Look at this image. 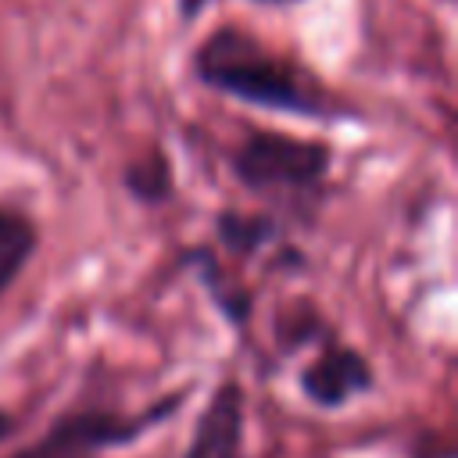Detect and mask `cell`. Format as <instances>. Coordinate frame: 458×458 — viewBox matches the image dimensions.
<instances>
[{
  "label": "cell",
  "instance_id": "6da1fadb",
  "mask_svg": "<svg viewBox=\"0 0 458 458\" xmlns=\"http://www.w3.org/2000/svg\"><path fill=\"white\" fill-rule=\"evenodd\" d=\"M197 75L247 104L290 111V114H322L326 104L315 86L301 79L286 61L265 54L258 43L236 36V32H218L208 39V47L197 57Z\"/></svg>",
  "mask_w": 458,
  "mask_h": 458
},
{
  "label": "cell",
  "instance_id": "7a4b0ae2",
  "mask_svg": "<svg viewBox=\"0 0 458 458\" xmlns=\"http://www.w3.org/2000/svg\"><path fill=\"white\" fill-rule=\"evenodd\" d=\"M329 165V150L308 140L254 132L236 154V175L254 190H297L322 179Z\"/></svg>",
  "mask_w": 458,
  "mask_h": 458
},
{
  "label": "cell",
  "instance_id": "3957f363",
  "mask_svg": "<svg viewBox=\"0 0 458 458\" xmlns=\"http://www.w3.org/2000/svg\"><path fill=\"white\" fill-rule=\"evenodd\" d=\"M147 422H122L118 415H79L54 426L39 444L18 451L11 458H89L100 447L132 440Z\"/></svg>",
  "mask_w": 458,
  "mask_h": 458
},
{
  "label": "cell",
  "instance_id": "277c9868",
  "mask_svg": "<svg viewBox=\"0 0 458 458\" xmlns=\"http://www.w3.org/2000/svg\"><path fill=\"white\" fill-rule=\"evenodd\" d=\"M243 444V394L236 383H222L204 408L186 458H240Z\"/></svg>",
  "mask_w": 458,
  "mask_h": 458
},
{
  "label": "cell",
  "instance_id": "5b68a950",
  "mask_svg": "<svg viewBox=\"0 0 458 458\" xmlns=\"http://www.w3.org/2000/svg\"><path fill=\"white\" fill-rule=\"evenodd\" d=\"M304 394L322 404V408H340L344 401L358 397L369 390L372 376H369V365L354 354V351H329L326 358H318L304 376Z\"/></svg>",
  "mask_w": 458,
  "mask_h": 458
},
{
  "label": "cell",
  "instance_id": "8992f818",
  "mask_svg": "<svg viewBox=\"0 0 458 458\" xmlns=\"http://www.w3.org/2000/svg\"><path fill=\"white\" fill-rule=\"evenodd\" d=\"M32 254V225L11 211H0V293L21 272Z\"/></svg>",
  "mask_w": 458,
  "mask_h": 458
},
{
  "label": "cell",
  "instance_id": "52a82bcc",
  "mask_svg": "<svg viewBox=\"0 0 458 458\" xmlns=\"http://www.w3.org/2000/svg\"><path fill=\"white\" fill-rule=\"evenodd\" d=\"M129 186H132L136 197L157 200V197L168 193V168H165L161 161H143V165H136V168L129 172Z\"/></svg>",
  "mask_w": 458,
  "mask_h": 458
},
{
  "label": "cell",
  "instance_id": "ba28073f",
  "mask_svg": "<svg viewBox=\"0 0 458 458\" xmlns=\"http://www.w3.org/2000/svg\"><path fill=\"white\" fill-rule=\"evenodd\" d=\"M240 229H243V225H240V218H225V222H222V233H225L229 240H236V233H240ZM258 240H261V225H258V222H250V225H247V243H258Z\"/></svg>",
  "mask_w": 458,
  "mask_h": 458
},
{
  "label": "cell",
  "instance_id": "9c48e42d",
  "mask_svg": "<svg viewBox=\"0 0 458 458\" xmlns=\"http://www.w3.org/2000/svg\"><path fill=\"white\" fill-rule=\"evenodd\" d=\"M179 4H182V14L190 18V14H197L200 7H208L211 0H179ZM265 4H279V0H265Z\"/></svg>",
  "mask_w": 458,
  "mask_h": 458
},
{
  "label": "cell",
  "instance_id": "30bf717a",
  "mask_svg": "<svg viewBox=\"0 0 458 458\" xmlns=\"http://www.w3.org/2000/svg\"><path fill=\"white\" fill-rule=\"evenodd\" d=\"M7 433H11V419H7V415H4V411H0V440H4V437H7Z\"/></svg>",
  "mask_w": 458,
  "mask_h": 458
}]
</instances>
